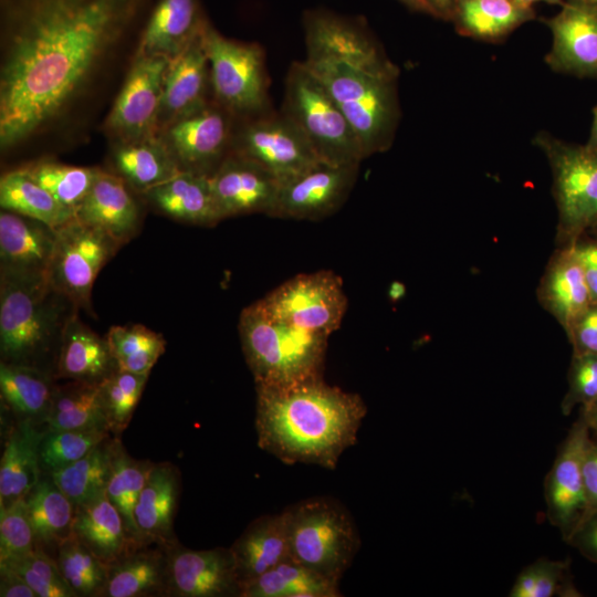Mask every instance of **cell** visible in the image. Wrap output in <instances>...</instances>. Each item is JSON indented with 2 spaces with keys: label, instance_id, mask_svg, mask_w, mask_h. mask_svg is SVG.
Instances as JSON below:
<instances>
[{
  "label": "cell",
  "instance_id": "obj_1",
  "mask_svg": "<svg viewBox=\"0 0 597 597\" xmlns=\"http://www.w3.org/2000/svg\"><path fill=\"white\" fill-rule=\"evenodd\" d=\"M154 0H0V153L84 142Z\"/></svg>",
  "mask_w": 597,
  "mask_h": 597
},
{
  "label": "cell",
  "instance_id": "obj_2",
  "mask_svg": "<svg viewBox=\"0 0 597 597\" xmlns=\"http://www.w3.org/2000/svg\"><path fill=\"white\" fill-rule=\"evenodd\" d=\"M303 27L304 63L339 105L365 158L387 151L401 117L398 66L362 18L314 9Z\"/></svg>",
  "mask_w": 597,
  "mask_h": 597
},
{
  "label": "cell",
  "instance_id": "obj_3",
  "mask_svg": "<svg viewBox=\"0 0 597 597\" xmlns=\"http://www.w3.org/2000/svg\"><path fill=\"white\" fill-rule=\"evenodd\" d=\"M255 391L258 446L286 464L334 470L367 413L360 395L328 385L323 375L255 384Z\"/></svg>",
  "mask_w": 597,
  "mask_h": 597
},
{
  "label": "cell",
  "instance_id": "obj_4",
  "mask_svg": "<svg viewBox=\"0 0 597 597\" xmlns=\"http://www.w3.org/2000/svg\"><path fill=\"white\" fill-rule=\"evenodd\" d=\"M78 310L48 274L0 272L1 362L52 373L46 363L56 364L63 333Z\"/></svg>",
  "mask_w": 597,
  "mask_h": 597
},
{
  "label": "cell",
  "instance_id": "obj_5",
  "mask_svg": "<svg viewBox=\"0 0 597 597\" xmlns=\"http://www.w3.org/2000/svg\"><path fill=\"white\" fill-rule=\"evenodd\" d=\"M238 329L254 384H284L323 375L327 335L277 320L259 301L242 310Z\"/></svg>",
  "mask_w": 597,
  "mask_h": 597
},
{
  "label": "cell",
  "instance_id": "obj_6",
  "mask_svg": "<svg viewBox=\"0 0 597 597\" xmlns=\"http://www.w3.org/2000/svg\"><path fill=\"white\" fill-rule=\"evenodd\" d=\"M290 557L341 582L360 548V535L346 506L331 496H312L283 510Z\"/></svg>",
  "mask_w": 597,
  "mask_h": 597
},
{
  "label": "cell",
  "instance_id": "obj_7",
  "mask_svg": "<svg viewBox=\"0 0 597 597\" xmlns=\"http://www.w3.org/2000/svg\"><path fill=\"white\" fill-rule=\"evenodd\" d=\"M281 111L305 135L321 160L360 165L365 159L347 117L304 61L289 67Z\"/></svg>",
  "mask_w": 597,
  "mask_h": 597
},
{
  "label": "cell",
  "instance_id": "obj_8",
  "mask_svg": "<svg viewBox=\"0 0 597 597\" xmlns=\"http://www.w3.org/2000/svg\"><path fill=\"white\" fill-rule=\"evenodd\" d=\"M549 164L557 209V240L574 243L597 227V147L562 140L547 132L533 139Z\"/></svg>",
  "mask_w": 597,
  "mask_h": 597
},
{
  "label": "cell",
  "instance_id": "obj_9",
  "mask_svg": "<svg viewBox=\"0 0 597 597\" xmlns=\"http://www.w3.org/2000/svg\"><path fill=\"white\" fill-rule=\"evenodd\" d=\"M212 100L237 119L273 109L263 48L222 35L209 21L203 31Z\"/></svg>",
  "mask_w": 597,
  "mask_h": 597
},
{
  "label": "cell",
  "instance_id": "obj_10",
  "mask_svg": "<svg viewBox=\"0 0 597 597\" xmlns=\"http://www.w3.org/2000/svg\"><path fill=\"white\" fill-rule=\"evenodd\" d=\"M258 301L271 316L327 336L341 327L348 305L343 280L331 270L296 274Z\"/></svg>",
  "mask_w": 597,
  "mask_h": 597
},
{
  "label": "cell",
  "instance_id": "obj_11",
  "mask_svg": "<svg viewBox=\"0 0 597 597\" xmlns=\"http://www.w3.org/2000/svg\"><path fill=\"white\" fill-rule=\"evenodd\" d=\"M121 245L104 231L74 218L56 230L48 276L80 310L93 313L96 276Z\"/></svg>",
  "mask_w": 597,
  "mask_h": 597
},
{
  "label": "cell",
  "instance_id": "obj_12",
  "mask_svg": "<svg viewBox=\"0 0 597 597\" xmlns=\"http://www.w3.org/2000/svg\"><path fill=\"white\" fill-rule=\"evenodd\" d=\"M232 151L254 161L279 181L322 161L293 121L274 108L237 121Z\"/></svg>",
  "mask_w": 597,
  "mask_h": 597
},
{
  "label": "cell",
  "instance_id": "obj_13",
  "mask_svg": "<svg viewBox=\"0 0 597 597\" xmlns=\"http://www.w3.org/2000/svg\"><path fill=\"white\" fill-rule=\"evenodd\" d=\"M168 63L160 56L135 55L101 125L109 142L157 135Z\"/></svg>",
  "mask_w": 597,
  "mask_h": 597
},
{
  "label": "cell",
  "instance_id": "obj_14",
  "mask_svg": "<svg viewBox=\"0 0 597 597\" xmlns=\"http://www.w3.org/2000/svg\"><path fill=\"white\" fill-rule=\"evenodd\" d=\"M237 121L211 100L157 135L181 170L210 176L232 150Z\"/></svg>",
  "mask_w": 597,
  "mask_h": 597
},
{
  "label": "cell",
  "instance_id": "obj_15",
  "mask_svg": "<svg viewBox=\"0 0 597 597\" xmlns=\"http://www.w3.org/2000/svg\"><path fill=\"white\" fill-rule=\"evenodd\" d=\"M359 166L322 160L280 181L269 217L316 221L333 214L350 195Z\"/></svg>",
  "mask_w": 597,
  "mask_h": 597
},
{
  "label": "cell",
  "instance_id": "obj_16",
  "mask_svg": "<svg viewBox=\"0 0 597 597\" xmlns=\"http://www.w3.org/2000/svg\"><path fill=\"white\" fill-rule=\"evenodd\" d=\"M165 549L167 596L240 597L241 585L230 547L196 551L176 541Z\"/></svg>",
  "mask_w": 597,
  "mask_h": 597
},
{
  "label": "cell",
  "instance_id": "obj_17",
  "mask_svg": "<svg viewBox=\"0 0 597 597\" xmlns=\"http://www.w3.org/2000/svg\"><path fill=\"white\" fill-rule=\"evenodd\" d=\"M590 430L579 416L558 448L545 480L546 514L566 541L585 510L583 460Z\"/></svg>",
  "mask_w": 597,
  "mask_h": 597
},
{
  "label": "cell",
  "instance_id": "obj_18",
  "mask_svg": "<svg viewBox=\"0 0 597 597\" xmlns=\"http://www.w3.org/2000/svg\"><path fill=\"white\" fill-rule=\"evenodd\" d=\"M544 20L553 36L546 64L555 72L597 77V2L566 0Z\"/></svg>",
  "mask_w": 597,
  "mask_h": 597
},
{
  "label": "cell",
  "instance_id": "obj_19",
  "mask_svg": "<svg viewBox=\"0 0 597 597\" xmlns=\"http://www.w3.org/2000/svg\"><path fill=\"white\" fill-rule=\"evenodd\" d=\"M209 181L221 220L251 213L269 216L280 184L268 170L232 150Z\"/></svg>",
  "mask_w": 597,
  "mask_h": 597
},
{
  "label": "cell",
  "instance_id": "obj_20",
  "mask_svg": "<svg viewBox=\"0 0 597 597\" xmlns=\"http://www.w3.org/2000/svg\"><path fill=\"white\" fill-rule=\"evenodd\" d=\"M139 199L140 196L122 178L101 168L74 216L80 221L104 231L122 247L137 234L140 227Z\"/></svg>",
  "mask_w": 597,
  "mask_h": 597
},
{
  "label": "cell",
  "instance_id": "obj_21",
  "mask_svg": "<svg viewBox=\"0 0 597 597\" xmlns=\"http://www.w3.org/2000/svg\"><path fill=\"white\" fill-rule=\"evenodd\" d=\"M208 23L201 0H154L136 54L170 61L181 54Z\"/></svg>",
  "mask_w": 597,
  "mask_h": 597
},
{
  "label": "cell",
  "instance_id": "obj_22",
  "mask_svg": "<svg viewBox=\"0 0 597 597\" xmlns=\"http://www.w3.org/2000/svg\"><path fill=\"white\" fill-rule=\"evenodd\" d=\"M211 100L210 66L202 32L181 54L168 63L157 134Z\"/></svg>",
  "mask_w": 597,
  "mask_h": 597
},
{
  "label": "cell",
  "instance_id": "obj_23",
  "mask_svg": "<svg viewBox=\"0 0 597 597\" xmlns=\"http://www.w3.org/2000/svg\"><path fill=\"white\" fill-rule=\"evenodd\" d=\"M56 230L46 223L8 210L0 212V272L48 274Z\"/></svg>",
  "mask_w": 597,
  "mask_h": 597
},
{
  "label": "cell",
  "instance_id": "obj_24",
  "mask_svg": "<svg viewBox=\"0 0 597 597\" xmlns=\"http://www.w3.org/2000/svg\"><path fill=\"white\" fill-rule=\"evenodd\" d=\"M180 491L178 469L169 462L154 463L134 511L142 545L165 547L177 541L174 521Z\"/></svg>",
  "mask_w": 597,
  "mask_h": 597
},
{
  "label": "cell",
  "instance_id": "obj_25",
  "mask_svg": "<svg viewBox=\"0 0 597 597\" xmlns=\"http://www.w3.org/2000/svg\"><path fill=\"white\" fill-rule=\"evenodd\" d=\"M541 305L566 332L591 304L580 261L573 244L552 255L537 289Z\"/></svg>",
  "mask_w": 597,
  "mask_h": 597
},
{
  "label": "cell",
  "instance_id": "obj_26",
  "mask_svg": "<svg viewBox=\"0 0 597 597\" xmlns=\"http://www.w3.org/2000/svg\"><path fill=\"white\" fill-rule=\"evenodd\" d=\"M242 587L290 558L284 512L253 520L230 546Z\"/></svg>",
  "mask_w": 597,
  "mask_h": 597
},
{
  "label": "cell",
  "instance_id": "obj_27",
  "mask_svg": "<svg viewBox=\"0 0 597 597\" xmlns=\"http://www.w3.org/2000/svg\"><path fill=\"white\" fill-rule=\"evenodd\" d=\"M107 165L142 196L182 171L158 135L142 139L109 142Z\"/></svg>",
  "mask_w": 597,
  "mask_h": 597
},
{
  "label": "cell",
  "instance_id": "obj_28",
  "mask_svg": "<svg viewBox=\"0 0 597 597\" xmlns=\"http://www.w3.org/2000/svg\"><path fill=\"white\" fill-rule=\"evenodd\" d=\"M140 198L155 211L179 222L213 227L221 221L207 175L182 170Z\"/></svg>",
  "mask_w": 597,
  "mask_h": 597
},
{
  "label": "cell",
  "instance_id": "obj_29",
  "mask_svg": "<svg viewBox=\"0 0 597 597\" xmlns=\"http://www.w3.org/2000/svg\"><path fill=\"white\" fill-rule=\"evenodd\" d=\"M117 369L106 337L84 324L76 313L63 333L55 378L100 384Z\"/></svg>",
  "mask_w": 597,
  "mask_h": 597
},
{
  "label": "cell",
  "instance_id": "obj_30",
  "mask_svg": "<svg viewBox=\"0 0 597 597\" xmlns=\"http://www.w3.org/2000/svg\"><path fill=\"white\" fill-rule=\"evenodd\" d=\"M42 436L30 419L11 430L0 462V507L24 499L41 480Z\"/></svg>",
  "mask_w": 597,
  "mask_h": 597
},
{
  "label": "cell",
  "instance_id": "obj_31",
  "mask_svg": "<svg viewBox=\"0 0 597 597\" xmlns=\"http://www.w3.org/2000/svg\"><path fill=\"white\" fill-rule=\"evenodd\" d=\"M73 534L108 566L139 547L129 538L122 515L105 492L75 506Z\"/></svg>",
  "mask_w": 597,
  "mask_h": 597
},
{
  "label": "cell",
  "instance_id": "obj_32",
  "mask_svg": "<svg viewBox=\"0 0 597 597\" xmlns=\"http://www.w3.org/2000/svg\"><path fill=\"white\" fill-rule=\"evenodd\" d=\"M167 596V554L163 546H139L108 566L103 597Z\"/></svg>",
  "mask_w": 597,
  "mask_h": 597
},
{
  "label": "cell",
  "instance_id": "obj_33",
  "mask_svg": "<svg viewBox=\"0 0 597 597\" xmlns=\"http://www.w3.org/2000/svg\"><path fill=\"white\" fill-rule=\"evenodd\" d=\"M534 18L532 7L514 0H457L450 21L463 36L496 42Z\"/></svg>",
  "mask_w": 597,
  "mask_h": 597
},
{
  "label": "cell",
  "instance_id": "obj_34",
  "mask_svg": "<svg viewBox=\"0 0 597 597\" xmlns=\"http://www.w3.org/2000/svg\"><path fill=\"white\" fill-rule=\"evenodd\" d=\"M44 421L49 430L109 431L100 384L66 380L55 385Z\"/></svg>",
  "mask_w": 597,
  "mask_h": 597
},
{
  "label": "cell",
  "instance_id": "obj_35",
  "mask_svg": "<svg viewBox=\"0 0 597 597\" xmlns=\"http://www.w3.org/2000/svg\"><path fill=\"white\" fill-rule=\"evenodd\" d=\"M55 376L38 367L1 362L2 404L23 419H45L53 396Z\"/></svg>",
  "mask_w": 597,
  "mask_h": 597
},
{
  "label": "cell",
  "instance_id": "obj_36",
  "mask_svg": "<svg viewBox=\"0 0 597 597\" xmlns=\"http://www.w3.org/2000/svg\"><path fill=\"white\" fill-rule=\"evenodd\" d=\"M36 545L56 548L73 533L75 505L53 479H41L25 496Z\"/></svg>",
  "mask_w": 597,
  "mask_h": 597
},
{
  "label": "cell",
  "instance_id": "obj_37",
  "mask_svg": "<svg viewBox=\"0 0 597 597\" xmlns=\"http://www.w3.org/2000/svg\"><path fill=\"white\" fill-rule=\"evenodd\" d=\"M0 207L40 220L57 230L74 218V211L60 203L20 166L2 174Z\"/></svg>",
  "mask_w": 597,
  "mask_h": 597
},
{
  "label": "cell",
  "instance_id": "obj_38",
  "mask_svg": "<svg viewBox=\"0 0 597 597\" xmlns=\"http://www.w3.org/2000/svg\"><path fill=\"white\" fill-rule=\"evenodd\" d=\"M339 582L291 557L242 587L240 597H341Z\"/></svg>",
  "mask_w": 597,
  "mask_h": 597
},
{
  "label": "cell",
  "instance_id": "obj_39",
  "mask_svg": "<svg viewBox=\"0 0 597 597\" xmlns=\"http://www.w3.org/2000/svg\"><path fill=\"white\" fill-rule=\"evenodd\" d=\"M117 440L107 438L77 461L50 474L75 506L105 492Z\"/></svg>",
  "mask_w": 597,
  "mask_h": 597
},
{
  "label": "cell",
  "instance_id": "obj_40",
  "mask_svg": "<svg viewBox=\"0 0 597 597\" xmlns=\"http://www.w3.org/2000/svg\"><path fill=\"white\" fill-rule=\"evenodd\" d=\"M153 464L130 457L117 440L105 493L122 515L129 538L138 546L145 545L139 541L134 511Z\"/></svg>",
  "mask_w": 597,
  "mask_h": 597
},
{
  "label": "cell",
  "instance_id": "obj_41",
  "mask_svg": "<svg viewBox=\"0 0 597 597\" xmlns=\"http://www.w3.org/2000/svg\"><path fill=\"white\" fill-rule=\"evenodd\" d=\"M21 167L60 203L73 211L83 201L101 170L100 167L73 166L49 157L38 158Z\"/></svg>",
  "mask_w": 597,
  "mask_h": 597
},
{
  "label": "cell",
  "instance_id": "obj_42",
  "mask_svg": "<svg viewBox=\"0 0 597 597\" xmlns=\"http://www.w3.org/2000/svg\"><path fill=\"white\" fill-rule=\"evenodd\" d=\"M105 337L122 371L149 375L166 349L163 335L142 324L112 326Z\"/></svg>",
  "mask_w": 597,
  "mask_h": 597
},
{
  "label": "cell",
  "instance_id": "obj_43",
  "mask_svg": "<svg viewBox=\"0 0 597 597\" xmlns=\"http://www.w3.org/2000/svg\"><path fill=\"white\" fill-rule=\"evenodd\" d=\"M60 573L76 597H103L108 565L101 561L75 534L56 549Z\"/></svg>",
  "mask_w": 597,
  "mask_h": 597
},
{
  "label": "cell",
  "instance_id": "obj_44",
  "mask_svg": "<svg viewBox=\"0 0 597 597\" xmlns=\"http://www.w3.org/2000/svg\"><path fill=\"white\" fill-rule=\"evenodd\" d=\"M511 597H577L569 570V559L551 561L538 558L526 566L516 577Z\"/></svg>",
  "mask_w": 597,
  "mask_h": 597
},
{
  "label": "cell",
  "instance_id": "obj_45",
  "mask_svg": "<svg viewBox=\"0 0 597 597\" xmlns=\"http://www.w3.org/2000/svg\"><path fill=\"white\" fill-rule=\"evenodd\" d=\"M148 375L115 370L100 383L111 433L118 437L128 426Z\"/></svg>",
  "mask_w": 597,
  "mask_h": 597
},
{
  "label": "cell",
  "instance_id": "obj_46",
  "mask_svg": "<svg viewBox=\"0 0 597 597\" xmlns=\"http://www.w3.org/2000/svg\"><path fill=\"white\" fill-rule=\"evenodd\" d=\"M111 437L106 430H49L40 442L41 468L50 474L77 461Z\"/></svg>",
  "mask_w": 597,
  "mask_h": 597
},
{
  "label": "cell",
  "instance_id": "obj_47",
  "mask_svg": "<svg viewBox=\"0 0 597 597\" xmlns=\"http://www.w3.org/2000/svg\"><path fill=\"white\" fill-rule=\"evenodd\" d=\"M18 573L38 597H76L63 579L56 561L36 546L29 554L0 563Z\"/></svg>",
  "mask_w": 597,
  "mask_h": 597
},
{
  "label": "cell",
  "instance_id": "obj_48",
  "mask_svg": "<svg viewBox=\"0 0 597 597\" xmlns=\"http://www.w3.org/2000/svg\"><path fill=\"white\" fill-rule=\"evenodd\" d=\"M36 546L25 498L0 507V563L22 557Z\"/></svg>",
  "mask_w": 597,
  "mask_h": 597
},
{
  "label": "cell",
  "instance_id": "obj_49",
  "mask_svg": "<svg viewBox=\"0 0 597 597\" xmlns=\"http://www.w3.org/2000/svg\"><path fill=\"white\" fill-rule=\"evenodd\" d=\"M568 389L562 400V412L586 407L597 400V355L573 354L567 374Z\"/></svg>",
  "mask_w": 597,
  "mask_h": 597
},
{
  "label": "cell",
  "instance_id": "obj_50",
  "mask_svg": "<svg viewBox=\"0 0 597 597\" xmlns=\"http://www.w3.org/2000/svg\"><path fill=\"white\" fill-rule=\"evenodd\" d=\"M565 333L573 354L597 355V304L591 303Z\"/></svg>",
  "mask_w": 597,
  "mask_h": 597
},
{
  "label": "cell",
  "instance_id": "obj_51",
  "mask_svg": "<svg viewBox=\"0 0 597 597\" xmlns=\"http://www.w3.org/2000/svg\"><path fill=\"white\" fill-rule=\"evenodd\" d=\"M566 542L597 564V509L579 520Z\"/></svg>",
  "mask_w": 597,
  "mask_h": 597
},
{
  "label": "cell",
  "instance_id": "obj_52",
  "mask_svg": "<svg viewBox=\"0 0 597 597\" xmlns=\"http://www.w3.org/2000/svg\"><path fill=\"white\" fill-rule=\"evenodd\" d=\"M572 244L580 261L591 303L597 304V237L585 233Z\"/></svg>",
  "mask_w": 597,
  "mask_h": 597
},
{
  "label": "cell",
  "instance_id": "obj_53",
  "mask_svg": "<svg viewBox=\"0 0 597 597\" xmlns=\"http://www.w3.org/2000/svg\"><path fill=\"white\" fill-rule=\"evenodd\" d=\"M585 510L582 515L597 509V441L589 440L583 460ZM580 517V519H582Z\"/></svg>",
  "mask_w": 597,
  "mask_h": 597
},
{
  "label": "cell",
  "instance_id": "obj_54",
  "mask_svg": "<svg viewBox=\"0 0 597 597\" xmlns=\"http://www.w3.org/2000/svg\"><path fill=\"white\" fill-rule=\"evenodd\" d=\"M1 597H38L29 584L12 568L0 565Z\"/></svg>",
  "mask_w": 597,
  "mask_h": 597
},
{
  "label": "cell",
  "instance_id": "obj_55",
  "mask_svg": "<svg viewBox=\"0 0 597 597\" xmlns=\"http://www.w3.org/2000/svg\"><path fill=\"white\" fill-rule=\"evenodd\" d=\"M438 19L450 21L457 0H425Z\"/></svg>",
  "mask_w": 597,
  "mask_h": 597
},
{
  "label": "cell",
  "instance_id": "obj_56",
  "mask_svg": "<svg viewBox=\"0 0 597 597\" xmlns=\"http://www.w3.org/2000/svg\"><path fill=\"white\" fill-rule=\"evenodd\" d=\"M579 416L587 423L590 431L597 436V400L586 407H580Z\"/></svg>",
  "mask_w": 597,
  "mask_h": 597
},
{
  "label": "cell",
  "instance_id": "obj_57",
  "mask_svg": "<svg viewBox=\"0 0 597 597\" xmlns=\"http://www.w3.org/2000/svg\"><path fill=\"white\" fill-rule=\"evenodd\" d=\"M408 9L434 17V12L425 0H398ZM436 18V17H434Z\"/></svg>",
  "mask_w": 597,
  "mask_h": 597
},
{
  "label": "cell",
  "instance_id": "obj_58",
  "mask_svg": "<svg viewBox=\"0 0 597 597\" xmlns=\"http://www.w3.org/2000/svg\"><path fill=\"white\" fill-rule=\"evenodd\" d=\"M406 293V287L401 282L395 281L391 283L388 290V296L392 302H397L402 298Z\"/></svg>",
  "mask_w": 597,
  "mask_h": 597
},
{
  "label": "cell",
  "instance_id": "obj_59",
  "mask_svg": "<svg viewBox=\"0 0 597 597\" xmlns=\"http://www.w3.org/2000/svg\"><path fill=\"white\" fill-rule=\"evenodd\" d=\"M587 144L597 147V105L593 109V122Z\"/></svg>",
  "mask_w": 597,
  "mask_h": 597
},
{
  "label": "cell",
  "instance_id": "obj_60",
  "mask_svg": "<svg viewBox=\"0 0 597 597\" xmlns=\"http://www.w3.org/2000/svg\"><path fill=\"white\" fill-rule=\"evenodd\" d=\"M519 3L532 7L535 2H547L551 4H563L564 0H514Z\"/></svg>",
  "mask_w": 597,
  "mask_h": 597
},
{
  "label": "cell",
  "instance_id": "obj_61",
  "mask_svg": "<svg viewBox=\"0 0 597 597\" xmlns=\"http://www.w3.org/2000/svg\"><path fill=\"white\" fill-rule=\"evenodd\" d=\"M588 233H590V234L597 237V227L594 228L593 230H590Z\"/></svg>",
  "mask_w": 597,
  "mask_h": 597
},
{
  "label": "cell",
  "instance_id": "obj_62",
  "mask_svg": "<svg viewBox=\"0 0 597 597\" xmlns=\"http://www.w3.org/2000/svg\"><path fill=\"white\" fill-rule=\"evenodd\" d=\"M574 1L597 2V0H574Z\"/></svg>",
  "mask_w": 597,
  "mask_h": 597
}]
</instances>
